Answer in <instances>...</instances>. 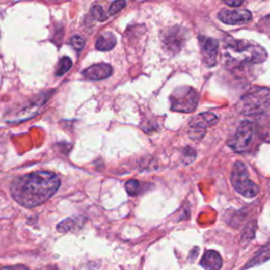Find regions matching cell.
Listing matches in <instances>:
<instances>
[{"mask_svg":"<svg viewBox=\"0 0 270 270\" xmlns=\"http://www.w3.org/2000/svg\"><path fill=\"white\" fill-rule=\"evenodd\" d=\"M184 31L181 28H172L164 36V43L169 51L178 52L184 43Z\"/></svg>","mask_w":270,"mask_h":270,"instance_id":"11","label":"cell"},{"mask_svg":"<svg viewBox=\"0 0 270 270\" xmlns=\"http://www.w3.org/2000/svg\"><path fill=\"white\" fill-rule=\"evenodd\" d=\"M236 109L247 116L270 114V90L267 88L252 89L239 99Z\"/></svg>","mask_w":270,"mask_h":270,"instance_id":"3","label":"cell"},{"mask_svg":"<svg viewBox=\"0 0 270 270\" xmlns=\"http://www.w3.org/2000/svg\"><path fill=\"white\" fill-rule=\"evenodd\" d=\"M126 5H127L126 2H123V0H122V2H115V3H113L111 5L110 9H109V14L110 15H115V14L119 13V12H121L126 7Z\"/></svg>","mask_w":270,"mask_h":270,"instance_id":"23","label":"cell"},{"mask_svg":"<svg viewBox=\"0 0 270 270\" xmlns=\"http://www.w3.org/2000/svg\"><path fill=\"white\" fill-rule=\"evenodd\" d=\"M225 56L231 67L262 64L266 61L267 52L256 42L235 40L228 36L225 40Z\"/></svg>","mask_w":270,"mask_h":270,"instance_id":"2","label":"cell"},{"mask_svg":"<svg viewBox=\"0 0 270 270\" xmlns=\"http://www.w3.org/2000/svg\"><path fill=\"white\" fill-rule=\"evenodd\" d=\"M219 118L214 113L204 112L194 117L189 124V137L191 140L200 141L204 138L208 127L218 124Z\"/></svg>","mask_w":270,"mask_h":270,"instance_id":"7","label":"cell"},{"mask_svg":"<svg viewBox=\"0 0 270 270\" xmlns=\"http://www.w3.org/2000/svg\"><path fill=\"white\" fill-rule=\"evenodd\" d=\"M113 69L109 64H97L87 68L82 72L83 76L88 80H102L110 77Z\"/></svg>","mask_w":270,"mask_h":270,"instance_id":"10","label":"cell"},{"mask_svg":"<svg viewBox=\"0 0 270 270\" xmlns=\"http://www.w3.org/2000/svg\"><path fill=\"white\" fill-rule=\"evenodd\" d=\"M116 44V38L115 36L108 32V33H103L102 35H100L97 40H96V43H95V48L98 50V51H110L112 50Z\"/></svg>","mask_w":270,"mask_h":270,"instance_id":"14","label":"cell"},{"mask_svg":"<svg viewBox=\"0 0 270 270\" xmlns=\"http://www.w3.org/2000/svg\"><path fill=\"white\" fill-rule=\"evenodd\" d=\"M253 138V125L245 121L238 126L237 130L228 140V146L235 152H244L249 147Z\"/></svg>","mask_w":270,"mask_h":270,"instance_id":"6","label":"cell"},{"mask_svg":"<svg viewBox=\"0 0 270 270\" xmlns=\"http://www.w3.org/2000/svg\"><path fill=\"white\" fill-rule=\"evenodd\" d=\"M225 4H226L229 7L236 8V7L242 6L243 5V2H242V0H238V2H228V0H226V2H225Z\"/></svg>","mask_w":270,"mask_h":270,"instance_id":"25","label":"cell"},{"mask_svg":"<svg viewBox=\"0 0 270 270\" xmlns=\"http://www.w3.org/2000/svg\"><path fill=\"white\" fill-rule=\"evenodd\" d=\"M231 183L234 189L245 198H254L258 196L259 187L248 176V171L242 161H236L233 165L231 173Z\"/></svg>","mask_w":270,"mask_h":270,"instance_id":"5","label":"cell"},{"mask_svg":"<svg viewBox=\"0 0 270 270\" xmlns=\"http://www.w3.org/2000/svg\"><path fill=\"white\" fill-rule=\"evenodd\" d=\"M219 19L230 25H237V24H245L251 20V13L245 9H234L228 10L223 9L220 11L218 15Z\"/></svg>","mask_w":270,"mask_h":270,"instance_id":"8","label":"cell"},{"mask_svg":"<svg viewBox=\"0 0 270 270\" xmlns=\"http://www.w3.org/2000/svg\"><path fill=\"white\" fill-rule=\"evenodd\" d=\"M196 151L191 148H186L183 152V160L185 164H190L196 159Z\"/></svg>","mask_w":270,"mask_h":270,"instance_id":"21","label":"cell"},{"mask_svg":"<svg viewBox=\"0 0 270 270\" xmlns=\"http://www.w3.org/2000/svg\"><path fill=\"white\" fill-rule=\"evenodd\" d=\"M91 15L98 21H104L107 19V15H106V13H104L103 8L99 5H95L92 7Z\"/></svg>","mask_w":270,"mask_h":270,"instance_id":"18","label":"cell"},{"mask_svg":"<svg viewBox=\"0 0 270 270\" xmlns=\"http://www.w3.org/2000/svg\"><path fill=\"white\" fill-rule=\"evenodd\" d=\"M141 184L137 179H130L126 183V190L130 194V196H138L140 192Z\"/></svg>","mask_w":270,"mask_h":270,"instance_id":"17","label":"cell"},{"mask_svg":"<svg viewBox=\"0 0 270 270\" xmlns=\"http://www.w3.org/2000/svg\"><path fill=\"white\" fill-rule=\"evenodd\" d=\"M85 38L80 35H74L72 36V38L70 39V43H71V46L73 47V49L75 51H77V52H80L84 47H85Z\"/></svg>","mask_w":270,"mask_h":270,"instance_id":"19","label":"cell"},{"mask_svg":"<svg viewBox=\"0 0 270 270\" xmlns=\"http://www.w3.org/2000/svg\"><path fill=\"white\" fill-rule=\"evenodd\" d=\"M200 43H201V49H202L204 61L209 66H214L217 63V56L219 52L218 40L210 38V37L200 36Z\"/></svg>","mask_w":270,"mask_h":270,"instance_id":"9","label":"cell"},{"mask_svg":"<svg viewBox=\"0 0 270 270\" xmlns=\"http://www.w3.org/2000/svg\"><path fill=\"white\" fill-rule=\"evenodd\" d=\"M72 61L70 59V57L65 56L61 59V62H59L57 71H56V76H63L65 75L71 68H72Z\"/></svg>","mask_w":270,"mask_h":270,"instance_id":"16","label":"cell"},{"mask_svg":"<svg viewBox=\"0 0 270 270\" xmlns=\"http://www.w3.org/2000/svg\"><path fill=\"white\" fill-rule=\"evenodd\" d=\"M171 110L183 113H191L197 109L199 103V94L197 90L191 87L183 86L175 89L170 96Z\"/></svg>","mask_w":270,"mask_h":270,"instance_id":"4","label":"cell"},{"mask_svg":"<svg viewBox=\"0 0 270 270\" xmlns=\"http://www.w3.org/2000/svg\"><path fill=\"white\" fill-rule=\"evenodd\" d=\"M268 260H270V243H268L267 245L263 246L257 253L256 256H254L250 262L246 265L247 267H252V266H258L260 264H263L265 262H267Z\"/></svg>","mask_w":270,"mask_h":270,"instance_id":"15","label":"cell"},{"mask_svg":"<svg viewBox=\"0 0 270 270\" xmlns=\"http://www.w3.org/2000/svg\"><path fill=\"white\" fill-rule=\"evenodd\" d=\"M85 221L86 220L83 218L66 219L57 225V230L62 233H67V232H70V231L75 230V229H79L84 225Z\"/></svg>","mask_w":270,"mask_h":270,"instance_id":"13","label":"cell"},{"mask_svg":"<svg viewBox=\"0 0 270 270\" xmlns=\"http://www.w3.org/2000/svg\"><path fill=\"white\" fill-rule=\"evenodd\" d=\"M258 29L261 32L270 33V15L260 20V22L258 23Z\"/></svg>","mask_w":270,"mask_h":270,"instance_id":"22","label":"cell"},{"mask_svg":"<svg viewBox=\"0 0 270 270\" xmlns=\"http://www.w3.org/2000/svg\"><path fill=\"white\" fill-rule=\"evenodd\" d=\"M254 232H256V224L250 223L243 233V242H249L252 237H254Z\"/></svg>","mask_w":270,"mask_h":270,"instance_id":"20","label":"cell"},{"mask_svg":"<svg viewBox=\"0 0 270 270\" xmlns=\"http://www.w3.org/2000/svg\"><path fill=\"white\" fill-rule=\"evenodd\" d=\"M223 265V260L220 253L215 250H208L205 252L201 260V266L205 270H220Z\"/></svg>","mask_w":270,"mask_h":270,"instance_id":"12","label":"cell"},{"mask_svg":"<svg viewBox=\"0 0 270 270\" xmlns=\"http://www.w3.org/2000/svg\"><path fill=\"white\" fill-rule=\"evenodd\" d=\"M0 270H30V269L23 265H16V266L3 267V268H0Z\"/></svg>","mask_w":270,"mask_h":270,"instance_id":"24","label":"cell"},{"mask_svg":"<svg viewBox=\"0 0 270 270\" xmlns=\"http://www.w3.org/2000/svg\"><path fill=\"white\" fill-rule=\"evenodd\" d=\"M61 178L51 171H34L18 176L11 184L13 199L25 208L49 201L61 187Z\"/></svg>","mask_w":270,"mask_h":270,"instance_id":"1","label":"cell"}]
</instances>
